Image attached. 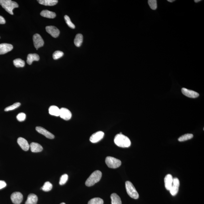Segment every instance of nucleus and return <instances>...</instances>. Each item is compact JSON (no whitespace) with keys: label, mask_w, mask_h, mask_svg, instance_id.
Here are the masks:
<instances>
[{"label":"nucleus","mask_w":204,"mask_h":204,"mask_svg":"<svg viewBox=\"0 0 204 204\" xmlns=\"http://www.w3.org/2000/svg\"><path fill=\"white\" fill-rule=\"evenodd\" d=\"M33 41L34 45L37 50H38V49L40 47L43 46L44 45V41L42 39L41 36L38 34H36L34 35Z\"/></svg>","instance_id":"423d86ee"},{"label":"nucleus","mask_w":204,"mask_h":204,"mask_svg":"<svg viewBox=\"0 0 204 204\" xmlns=\"http://www.w3.org/2000/svg\"><path fill=\"white\" fill-rule=\"evenodd\" d=\"M0 5L10 14H14V9L18 7V4L16 2L11 0H0Z\"/></svg>","instance_id":"f03ea898"},{"label":"nucleus","mask_w":204,"mask_h":204,"mask_svg":"<svg viewBox=\"0 0 204 204\" xmlns=\"http://www.w3.org/2000/svg\"><path fill=\"white\" fill-rule=\"evenodd\" d=\"M104 135V133L102 131H98L95 133L90 137V141L92 143H96L103 138Z\"/></svg>","instance_id":"1a4fd4ad"},{"label":"nucleus","mask_w":204,"mask_h":204,"mask_svg":"<svg viewBox=\"0 0 204 204\" xmlns=\"http://www.w3.org/2000/svg\"><path fill=\"white\" fill-rule=\"evenodd\" d=\"M126 188L127 193L128 194L129 196L130 197L135 199H137L138 198L139 196L138 192L136 191L134 186L132 184V183L130 182V181H126Z\"/></svg>","instance_id":"20e7f679"},{"label":"nucleus","mask_w":204,"mask_h":204,"mask_svg":"<svg viewBox=\"0 0 204 204\" xmlns=\"http://www.w3.org/2000/svg\"><path fill=\"white\" fill-rule=\"evenodd\" d=\"M148 3L150 8L152 10H155L157 8V1L156 0H149Z\"/></svg>","instance_id":"2f4dec72"},{"label":"nucleus","mask_w":204,"mask_h":204,"mask_svg":"<svg viewBox=\"0 0 204 204\" xmlns=\"http://www.w3.org/2000/svg\"><path fill=\"white\" fill-rule=\"evenodd\" d=\"M105 161L107 166L111 168H118L121 165V162L120 160L112 156H107Z\"/></svg>","instance_id":"39448f33"},{"label":"nucleus","mask_w":204,"mask_h":204,"mask_svg":"<svg viewBox=\"0 0 204 204\" xmlns=\"http://www.w3.org/2000/svg\"><path fill=\"white\" fill-rule=\"evenodd\" d=\"M60 109L57 106H52L49 108V113L52 115L58 116H59Z\"/></svg>","instance_id":"412c9836"},{"label":"nucleus","mask_w":204,"mask_h":204,"mask_svg":"<svg viewBox=\"0 0 204 204\" xmlns=\"http://www.w3.org/2000/svg\"><path fill=\"white\" fill-rule=\"evenodd\" d=\"M20 105H21V103H20V102H16V103H15L12 105V106L6 107V108L5 109V111H6V112H7V111H12V110L18 108L19 107Z\"/></svg>","instance_id":"c85d7f7f"},{"label":"nucleus","mask_w":204,"mask_h":204,"mask_svg":"<svg viewBox=\"0 0 204 204\" xmlns=\"http://www.w3.org/2000/svg\"><path fill=\"white\" fill-rule=\"evenodd\" d=\"M60 204H66V203H61Z\"/></svg>","instance_id":"58836bf2"},{"label":"nucleus","mask_w":204,"mask_h":204,"mask_svg":"<svg viewBox=\"0 0 204 204\" xmlns=\"http://www.w3.org/2000/svg\"><path fill=\"white\" fill-rule=\"evenodd\" d=\"M31 151L33 152H41L43 150V147L39 144L33 142L30 145Z\"/></svg>","instance_id":"f3484780"},{"label":"nucleus","mask_w":204,"mask_h":204,"mask_svg":"<svg viewBox=\"0 0 204 204\" xmlns=\"http://www.w3.org/2000/svg\"><path fill=\"white\" fill-rule=\"evenodd\" d=\"M200 1H201L200 0H195L194 2H196V3H197V2H199Z\"/></svg>","instance_id":"e433bc0d"},{"label":"nucleus","mask_w":204,"mask_h":204,"mask_svg":"<svg viewBox=\"0 0 204 204\" xmlns=\"http://www.w3.org/2000/svg\"><path fill=\"white\" fill-rule=\"evenodd\" d=\"M83 42V36L81 34L76 35L74 39V44L77 47H80Z\"/></svg>","instance_id":"b1692460"},{"label":"nucleus","mask_w":204,"mask_h":204,"mask_svg":"<svg viewBox=\"0 0 204 204\" xmlns=\"http://www.w3.org/2000/svg\"><path fill=\"white\" fill-rule=\"evenodd\" d=\"M102 173L98 170L93 172L92 174L86 180L85 183L86 186L88 187H90L93 186L95 184L99 182L102 177Z\"/></svg>","instance_id":"7ed1b4c3"},{"label":"nucleus","mask_w":204,"mask_h":204,"mask_svg":"<svg viewBox=\"0 0 204 204\" xmlns=\"http://www.w3.org/2000/svg\"><path fill=\"white\" fill-rule=\"evenodd\" d=\"M46 30L51 36L56 38L59 36L60 31L56 27L53 26H48L46 27Z\"/></svg>","instance_id":"9b49d317"},{"label":"nucleus","mask_w":204,"mask_h":204,"mask_svg":"<svg viewBox=\"0 0 204 204\" xmlns=\"http://www.w3.org/2000/svg\"><path fill=\"white\" fill-rule=\"evenodd\" d=\"M38 198L36 195L31 194L29 195L25 204H36Z\"/></svg>","instance_id":"a211bd4d"},{"label":"nucleus","mask_w":204,"mask_h":204,"mask_svg":"<svg viewBox=\"0 0 204 204\" xmlns=\"http://www.w3.org/2000/svg\"><path fill=\"white\" fill-rule=\"evenodd\" d=\"M68 179V176L67 174H64L60 178L59 184L61 185H64Z\"/></svg>","instance_id":"473e14b6"},{"label":"nucleus","mask_w":204,"mask_h":204,"mask_svg":"<svg viewBox=\"0 0 204 204\" xmlns=\"http://www.w3.org/2000/svg\"><path fill=\"white\" fill-rule=\"evenodd\" d=\"M115 144L118 147H128L131 145V141L128 137L122 134L121 133L116 135L114 138Z\"/></svg>","instance_id":"f257e3e1"},{"label":"nucleus","mask_w":204,"mask_h":204,"mask_svg":"<svg viewBox=\"0 0 204 204\" xmlns=\"http://www.w3.org/2000/svg\"><path fill=\"white\" fill-rule=\"evenodd\" d=\"M17 142L21 148L24 151H28L30 148V145L28 141L22 137L19 138L17 140Z\"/></svg>","instance_id":"4468645a"},{"label":"nucleus","mask_w":204,"mask_h":204,"mask_svg":"<svg viewBox=\"0 0 204 204\" xmlns=\"http://www.w3.org/2000/svg\"><path fill=\"white\" fill-rule=\"evenodd\" d=\"M23 195L20 192L13 193L11 195V199L15 204H20L23 200Z\"/></svg>","instance_id":"6e6552de"},{"label":"nucleus","mask_w":204,"mask_h":204,"mask_svg":"<svg viewBox=\"0 0 204 204\" xmlns=\"http://www.w3.org/2000/svg\"><path fill=\"white\" fill-rule=\"evenodd\" d=\"M36 129L37 132L44 135L47 138L50 139L54 138L55 136L53 134L43 127L38 126L36 127Z\"/></svg>","instance_id":"ddd939ff"},{"label":"nucleus","mask_w":204,"mask_h":204,"mask_svg":"<svg viewBox=\"0 0 204 204\" xmlns=\"http://www.w3.org/2000/svg\"><path fill=\"white\" fill-rule=\"evenodd\" d=\"M64 19L66 24L70 28L72 29H74L75 28V25L71 22L70 17L68 16L65 15L64 16Z\"/></svg>","instance_id":"c756f323"},{"label":"nucleus","mask_w":204,"mask_h":204,"mask_svg":"<svg viewBox=\"0 0 204 204\" xmlns=\"http://www.w3.org/2000/svg\"><path fill=\"white\" fill-rule=\"evenodd\" d=\"M180 186V181L177 178H173V184L169 190L170 193L172 196H176L178 192L179 187Z\"/></svg>","instance_id":"0eeeda50"},{"label":"nucleus","mask_w":204,"mask_h":204,"mask_svg":"<svg viewBox=\"0 0 204 204\" xmlns=\"http://www.w3.org/2000/svg\"><path fill=\"white\" fill-rule=\"evenodd\" d=\"M41 16L47 18L53 19L56 16V13L54 12H51L48 10H44L42 11L40 13Z\"/></svg>","instance_id":"aec40b11"},{"label":"nucleus","mask_w":204,"mask_h":204,"mask_svg":"<svg viewBox=\"0 0 204 204\" xmlns=\"http://www.w3.org/2000/svg\"><path fill=\"white\" fill-rule=\"evenodd\" d=\"M6 186H7V184L5 181L0 180V189L4 188Z\"/></svg>","instance_id":"f704fd0d"},{"label":"nucleus","mask_w":204,"mask_h":204,"mask_svg":"<svg viewBox=\"0 0 204 204\" xmlns=\"http://www.w3.org/2000/svg\"><path fill=\"white\" fill-rule=\"evenodd\" d=\"M39 60V56L37 54H29L27 56V62L29 65H31L33 61H38Z\"/></svg>","instance_id":"6ab92c4d"},{"label":"nucleus","mask_w":204,"mask_h":204,"mask_svg":"<svg viewBox=\"0 0 204 204\" xmlns=\"http://www.w3.org/2000/svg\"><path fill=\"white\" fill-rule=\"evenodd\" d=\"M59 116L61 118L65 120H68L72 118V114L68 109L66 108H62L60 110Z\"/></svg>","instance_id":"9d476101"},{"label":"nucleus","mask_w":204,"mask_h":204,"mask_svg":"<svg viewBox=\"0 0 204 204\" xmlns=\"http://www.w3.org/2000/svg\"><path fill=\"white\" fill-rule=\"evenodd\" d=\"M173 178L172 175L169 174L166 175L165 178V187L168 191H169L172 187L173 182Z\"/></svg>","instance_id":"dca6fc26"},{"label":"nucleus","mask_w":204,"mask_h":204,"mask_svg":"<svg viewBox=\"0 0 204 204\" xmlns=\"http://www.w3.org/2000/svg\"><path fill=\"white\" fill-rule=\"evenodd\" d=\"M6 22L5 19L2 16H0V24H5Z\"/></svg>","instance_id":"c9c22d12"},{"label":"nucleus","mask_w":204,"mask_h":204,"mask_svg":"<svg viewBox=\"0 0 204 204\" xmlns=\"http://www.w3.org/2000/svg\"><path fill=\"white\" fill-rule=\"evenodd\" d=\"M26 114L24 113H21L17 115L16 118H17L18 121H20V122H22L26 120Z\"/></svg>","instance_id":"72a5a7b5"},{"label":"nucleus","mask_w":204,"mask_h":204,"mask_svg":"<svg viewBox=\"0 0 204 204\" xmlns=\"http://www.w3.org/2000/svg\"><path fill=\"white\" fill-rule=\"evenodd\" d=\"M64 55V53L60 51H56L54 53L53 55V59L56 60L59 59Z\"/></svg>","instance_id":"7c9ffc66"},{"label":"nucleus","mask_w":204,"mask_h":204,"mask_svg":"<svg viewBox=\"0 0 204 204\" xmlns=\"http://www.w3.org/2000/svg\"><path fill=\"white\" fill-rule=\"evenodd\" d=\"M103 200L100 198H94L89 201L88 204H103Z\"/></svg>","instance_id":"bb28decb"},{"label":"nucleus","mask_w":204,"mask_h":204,"mask_svg":"<svg viewBox=\"0 0 204 204\" xmlns=\"http://www.w3.org/2000/svg\"><path fill=\"white\" fill-rule=\"evenodd\" d=\"M13 64L17 68L23 67L25 65V61L21 59H16L14 60Z\"/></svg>","instance_id":"393cba45"},{"label":"nucleus","mask_w":204,"mask_h":204,"mask_svg":"<svg viewBox=\"0 0 204 204\" xmlns=\"http://www.w3.org/2000/svg\"><path fill=\"white\" fill-rule=\"evenodd\" d=\"M39 3L45 6H53L56 5L58 2L57 0H39Z\"/></svg>","instance_id":"4be33fe9"},{"label":"nucleus","mask_w":204,"mask_h":204,"mask_svg":"<svg viewBox=\"0 0 204 204\" xmlns=\"http://www.w3.org/2000/svg\"><path fill=\"white\" fill-rule=\"evenodd\" d=\"M112 204H122L121 198L116 193H113L111 196Z\"/></svg>","instance_id":"5701e85b"},{"label":"nucleus","mask_w":204,"mask_h":204,"mask_svg":"<svg viewBox=\"0 0 204 204\" xmlns=\"http://www.w3.org/2000/svg\"><path fill=\"white\" fill-rule=\"evenodd\" d=\"M193 135L192 134H186L184 135L183 136H180L179 138L178 139V141H180V142L187 141V140L192 139V138L193 137Z\"/></svg>","instance_id":"a878e982"},{"label":"nucleus","mask_w":204,"mask_h":204,"mask_svg":"<svg viewBox=\"0 0 204 204\" xmlns=\"http://www.w3.org/2000/svg\"><path fill=\"white\" fill-rule=\"evenodd\" d=\"M181 92L184 95L190 98H196L199 96V95L197 92L185 88H183L181 89Z\"/></svg>","instance_id":"f8f14e48"},{"label":"nucleus","mask_w":204,"mask_h":204,"mask_svg":"<svg viewBox=\"0 0 204 204\" xmlns=\"http://www.w3.org/2000/svg\"><path fill=\"white\" fill-rule=\"evenodd\" d=\"M168 1L169 2H174V1H175L174 0H168Z\"/></svg>","instance_id":"4c0bfd02"},{"label":"nucleus","mask_w":204,"mask_h":204,"mask_svg":"<svg viewBox=\"0 0 204 204\" xmlns=\"http://www.w3.org/2000/svg\"><path fill=\"white\" fill-rule=\"evenodd\" d=\"M52 187L53 186L52 184L50 182L47 181V182L45 183L44 185H43L41 189L43 191H45V192H48V191H51L52 190Z\"/></svg>","instance_id":"cd10ccee"},{"label":"nucleus","mask_w":204,"mask_h":204,"mask_svg":"<svg viewBox=\"0 0 204 204\" xmlns=\"http://www.w3.org/2000/svg\"><path fill=\"white\" fill-rule=\"evenodd\" d=\"M13 49V46L8 44H0V55L4 54L12 50Z\"/></svg>","instance_id":"2eb2a0df"}]
</instances>
